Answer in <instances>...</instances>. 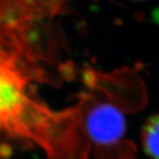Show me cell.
<instances>
[{"instance_id":"52a82bcc","label":"cell","mask_w":159,"mask_h":159,"mask_svg":"<svg viewBox=\"0 0 159 159\" xmlns=\"http://www.w3.org/2000/svg\"><path fill=\"white\" fill-rule=\"evenodd\" d=\"M13 154V148L8 142L0 143V159L11 158Z\"/></svg>"},{"instance_id":"6da1fadb","label":"cell","mask_w":159,"mask_h":159,"mask_svg":"<svg viewBox=\"0 0 159 159\" xmlns=\"http://www.w3.org/2000/svg\"><path fill=\"white\" fill-rule=\"evenodd\" d=\"M86 97L84 121L89 139L101 146H110L123 136L125 129V119L118 106L108 102L93 105V97Z\"/></svg>"},{"instance_id":"5b68a950","label":"cell","mask_w":159,"mask_h":159,"mask_svg":"<svg viewBox=\"0 0 159 159\" xmlns=\"http://www.w3.org/2000/svg\"><path fill=\"white\" fill-rule=\"evenodd\" d=\"M95 159H135V146L132 142H122L110 146H98Z\"/></svg>"},{"instance_id":"277c9868","label":"cell","mask_w":159,"mask_h":159,"mask_svg":"<svg viewBox=\"0 0 159 159\" xmlns=\"http://www.w3.org/2000/svg\"><path fill=\"white\" fill-rule=\"evenodd\" d=\"M142 143L145 153L159 159V114L148 118L142 127Z\"/></svg>"},{"instance_id":"8992f818","label":"cell","mask_w":159,"mask_h":159,"mask_svg":"<svg viewBox=\"0 0 159 159\" xmlns=\"http://www.w3.org/2000/svg\"><path fill=\"white\" fill-rule=\"evenodd\" d=\"M58 71L64 79L70 80L74 77V66L71 63L60 64L58 66Z\"/></svg>"},{"instance_id":"7a4b0ae2","label":"cell","mask_w":159,"mask_h":159,"mask_svg":"<svg viewBox=\"0 0 159 159\" xmlns=\"http://www.w3.org/2000/svg\"><path fill=\"white\" fill-rule=\"evenodd\" d=\"M43 20L34 18L11 34L22 57L34 63H54L57 58V43L50 23Z\"/></svg>"},{"instance_id":"3957f363","label":"cell","mask_w":159,"mask_h":159,"mask_svg":"<svg viewBox=\"0 0 159 159\" xmlns=\"http://www.w3.org/2000/svg\"><path fill=\"white\" fill-rule=\"evenodd\" d=\"M27 80L13 65L0 63V128L8 130L24 99Z\"/></svg>"}]
</instances>
